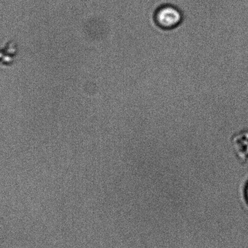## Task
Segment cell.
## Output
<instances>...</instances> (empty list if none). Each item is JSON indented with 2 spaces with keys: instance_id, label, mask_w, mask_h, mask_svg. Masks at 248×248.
<instances>
[{
  "instance_id": "6da1fadb",
  "label": "cell",
  "mask_w": 248,
  "mask_h": 248,
  "mask_svg": "<svg viewBox=\"0 0 248 248\" xmlns=\"http://www.w3.org/2000/svg\"><path fill=\"white\" fill-rule=\"evenodd\" d=\"M184 20L182 10L173 5L166 4L156 9L153 15V20L157 28L163 31H172L177 29Z\"/></svg>"
},
{
  "instance_id": "7a4b0ae2",
  "label": "cell",
  "mask_w": 248,
  "mask_h": 248,
  "mask_svg": "<svg viewBox=\"0 0 248 248\" xmlns=\"http://www.w3.org/2000/svg\"><path fill=\"white\" fill-rule=\"evenodd\" d=\"M234 152L238 158L243 160L248 158V133L235 135L234 141Z\"/></svg>"
},
{
  "instance_id": "3957f363",
  "label": "cell",
  "mask_w": 248,
  "mask_h": 248,
  "mask_svg": "<svg viewBox=\"0 0 248 248\" xmlns=\"http://www.w3.org/2000/svg\"><path fill=\"white\" fill-rule=\"evenodd\" d=\"M245 196L248 203V180L246 182V187H245Z\"/></svg>"
}]
</instances>
